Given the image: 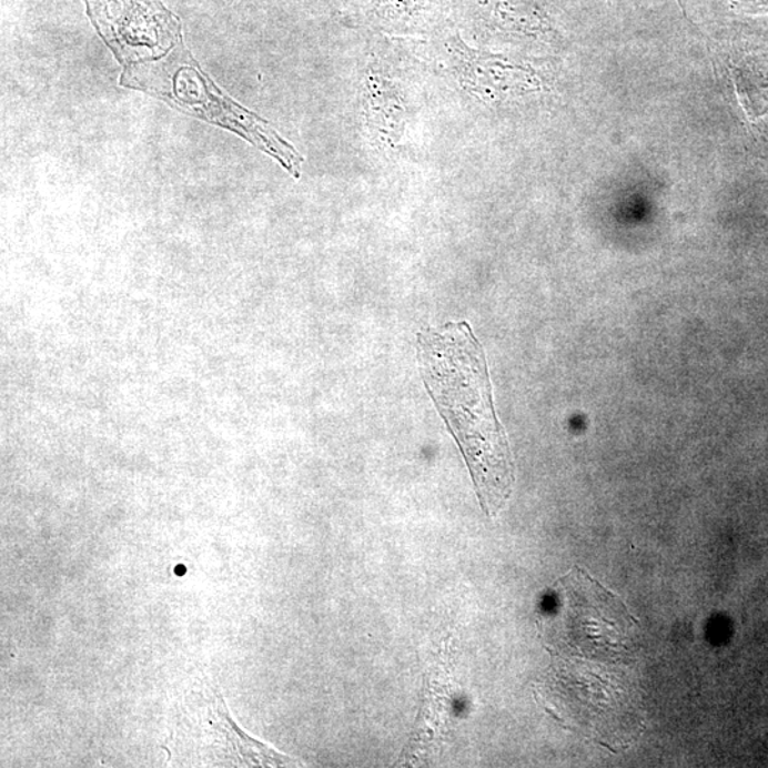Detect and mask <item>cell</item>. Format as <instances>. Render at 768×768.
<instances>
[{"label":"cell","instance_id":"1","mask_svg":"<svg viewBox=\"0 0 768 768\" xmlns=\"http://www.w3.org/2000/svg\"><path fill=\"white\" fill-rule=\"evenodd\" d=\"M418 363L427 392L466 459L479 504L487 517H495L513 494L514 459L472 326L458 322L422 331Z\"/></svg>","mask_w":768,"mask_h":768},{"label":"cell","instance_id":"2","mask_svg":"<svg viewBox=\"0 0 768 768\" xmlns=\"http://www.w3.org/2000/svg\"><path fill=\"white\" fill-rule=\"evenodd\" d=\"M452 660L449 651H444L443 659H438L428 674L416 730L401 760L406 765L424 759L452 719Z\"/></svg>","mask_w":768,"mask_h":768},{"label":"cell","instance_id":"4","mask_svg":"<svg viewBox=\"0 0 768 768\" xmlns=\"http://www.w3.org/2000/svg\"><path fill=\"white\" fill-rule=\"evenodd\" d=\"M731 80L735 84L737 100L746 118L756 123L768 113V83L759 75L730 65Z\"/></svg>","mask_w":768,"mask_h":768},{"label":"cell","instance_id":"3","mask_svg":"<svg viewBox=\"0 0 768 768\" xmlns=\"http://www.w3.org/2000/svg\"><path fill=\"white\" fill-rule=\"evenodd\" d=\"M367 115L373 133L392 144L402 134L404 109L401 98L386 79L375 73L367 79Z\"/></svg>","mask_w":768,"mask_h":768}]
</instances>
